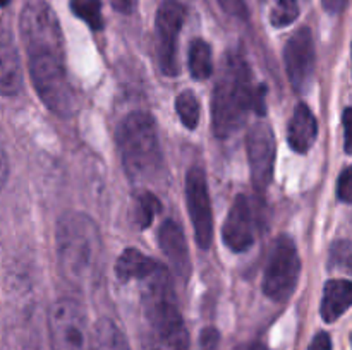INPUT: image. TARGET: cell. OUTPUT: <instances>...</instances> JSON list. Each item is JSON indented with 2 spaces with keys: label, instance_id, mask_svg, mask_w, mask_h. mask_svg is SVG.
Here are the masks:
<instances>
[{
  "label": "cell",
  "instance_id": "cell-1",
  "mask_svg": "<svg viewBox=\"0 0 352 350\" xmlns=\"http://www.w3.org/2000/svg\"><path fill=\"white\" fill-rule=\"evenodd\" d=\"M55 253L62 278L79 292L98 285L103 246L98 226L85 213H64L55 226Z\"/></svg>",
  "mask_w": 352,
  "mask_h": 350
},
{
  "label": "cell",
  "instance_id": "cell-2",
  "mask_svg": "<svg viewBox=\"0 0 352 350\" xmlns=\"http://www.w3.org/2000/svg\"><path fill=\"white\" fill-rule=\"evenodd\" d=\"M251 113H265V88L254 84L250 65L239 54H227L213 89V132L222 139L232 136Z\"/></svg>",
  "mask_w": 352,
  "mask_h": 350
},
{
  "label": "cell",
  "instance_id": "cell-3",
  "mask_svg": "<svg viewBox=\"0 0 352 350\" xmlns=\"http://www.w3.org/2000/svg\"><path fill=\"white\" fill-rule=\"evenodd\" d=\"M117 146L124 170L133 182L148 184L164 168L160 139L155 119L146 112H131L117 129Z\"/></svg>",
  "mask_w": 352,
  "mask_h": 350
},
{
  "label": "cell",
  "instance_id": "cell-4",
  "mask_svg": "<svg viewBox=\"0 0 352 350\" xmlns=\"http://www.w3.org/2000/svg\"><path fill=\"white\" fill-rule=\"evenodd\" d=\"M148 281L144 292V312L151 328L170 350H189V335L177 307L170 278L164 268Z\"/></svg>",
  "mask_w": 352,
  "mask_h": 350
},
{
  "label": "cell",
  "instance_id": "cell-5",
  "mask_svg": "<svg viewBox=\"0 0 352 350\" xmlns=\"http://www.w3.org/2000/svg\"><path fill=\"white\" fill-rule=\"evenodd\" d=\"M30 75L41 102L54 113L69 117L74 112L76 98L64 65V51L28 54Z\"/></svg>",
  "mask_w": 352,
  "mask_h": 350
},
{
  "label": "cell",
  "instance_id": "cell-6",
  "mask_svg": "<svg viewBox=\"0 0 352 350\" xmlns=\"http://www.w3.org/2000/svg\"><path fill=\"white\" fill-rule=\"evenodd\" d=\"M48 331L52 350H93L88 316L76 299L60 297L52 304Z\"/></svg>",
  "mask_w": 352,
  "mask_h": 350
},
{
  "label": "cell",
  "instance_id": "cell-7",
  "mask_svg": "<svg viewBox=\"0 0 352 350\" xmlns=\"http://www.w3.org/2000/svg\"><path fill=\"white\" fill-rule=\"evenodd\" d=\"M301 273V259L294 240L278 237L263 275V292L275 302H285L294 294Z\"/></svg>",
  "mask_w": 352,
  "mask_h": 350
},
{
  "label": "cell",
  "instance_id": "cell-8",
  "mask_svg": "<svg viewBox=\"0 0 352 350\" xmlns=\"http://www.w3.org/2000/svg\"><path fill=\"white\" fill-rule=\"evenodd\" d=\"M19 33L28 54L64 51V40L54 10L43 2L28 3L19 17Z\"/></svg>",
  "mask_w": 352,
  "mask_h": 350
},
{
  "label": "cell",
  "instance_id": "cell-9",
  "mask_svg": "<svg viewBox=\"0 0 352 350\" xmlns=\"http://www.w3.org/2000/svg\"><path fill=\"white\" fill-rule=\"evenodd\" d=\"M186 19V7L177 0H165L160 3L155 17L157 34V57L162 72L168 78L179 74L177 36Z\"/></svg>",
  "mask_w": 352,
  "mask_h": 350
},
{
  "label": "cell",
  "instance_id": "cell-10",
  "mask_svg": "<svg viewBox=\"0 0 352 350\" xmlns=\"http://www.w3.org/2000/svg\"><path fill=\"white\" fill-rule=\"evenodd\" d=\"M246 151L251 182L258 192H265L274 177L275 154H277V143L270 124L258 120L251 126L246 136Z\"/></svg>",
  "mask_w": 352,
  "mask_h": 350
},
{
  "label": "cell",
  "instance_id": "cell-11",
  "mask_svg": "<svg viewBox=\"0 0 352 350\" xmlns=\"http://www.w3.org/2000/svg\"><path fill=\"white\" fill-rule=\"evenodd\" d=\"M186 202L196 242L201 249H210L213 242V211L206 175L199 167L189 168L186 175Z\"/></svg>",
  "mask_w": 352,
  "mask_h": 350
},
{
  "label": "cell",
  "instance_id": "cell-12",
  "mask_svg": "<svg viewBox=\"0 0 352 350\" xmlns=\"http://www.w3.org/2000/svg\"><path fill=\"white\" fill-rule=\"evenodd\" d=\"M285 72L292 88L299 93L308 91L315 75V43L309 27H299L284 48Z\"/></svg>",
  "mask_w": 352,
  "mask_h": 350
},
{
  "label": "cell",
  "instance_id": "cell-13",
  "mask_svg": "<svg viewBox=\"0 0 352 350\" xmlns=\"http://www.w3.org/2000/svg\"><path fill=\"white\" fill-rule=\"evenodd\" d=\"M222 239L234 253H246L254 242L253 215L246 196L239 194L234 199L222 229Z\"/></svg>",
  "mask_w": 352,
  "mask_h": 350
},
{
  "label": "cell",
  "instance_id": "cell-14",
  "mask_svg": "<svg viewBox=\"0 0 352 350\" xmlns=\"http://www.w3.org/2000/svg\"><path fill=\"white\" fill-rule=\"evenodd\" d=\"M158 244H160L162 253L165 254L175 273L184 281L188 280L192 271L188 240H186L182 229L174 220H165L162 223L160 230H158Z\"/></svg>",
  "mask_w": 352,
  "mask_h": 350
},
{
  "label": "cell",
  "instance_id": "cell-15",
  "mask_svg": "<svg viewBox=\"0 0 352 350\" xmlns=\"http://www.w3.org/2000/svg\"><path fill=\"white\" fill-rule=\"evenodd\" d=\"M318 137V122L308 105L299 103L287 126V141L296 153H308Z\"/></svg>",
  "mask_w": 352,
  "mask_h": 350
},
{
  "label": "cell",
  "instance_id": "cell-16",
  "mask_svg": "<svg viewBox=\"0 0 352 350\" xmlns=\"http://www.w3.org/2000/svg\"><path fill=\"white\" fill-rule=\"evenodd\" d=\"M0 89L3 96H14L23 88V69L19 55L10 40L9 33H3L2 51H0Z\"/></svg>",
  "mask_w": 352,
  "mask_h": 350
},
{
  "label": "cell",
  "instance_id": "cell-17",
  "mask_svg": "<svg viewBox=\"0 0 352 350\" xmlns=\"http://www.w3.org/2000/svg\"><path fill=\"white\" fill-rule=\"evenodd\" d=\"M352 307V281L330 280L325 283L322 299V318L325 323H336L347 309Z\"/></svg>",
  "mask_w": 352,
  "mask_h": 350
},
{
  "label": "cell",
  "instance_id": "cell-18",
  "mask_svg": "<svg viewBox=\"0 0 352 350\" xmlns=\"http://www.w3.org/2000/svg\"><path fill=\"white\" fill-rule=\"evenodd\" d=\"M160 268V264L155 263L151 257H148L141 250L126 249L117 259L116 275L120 281L150 280Z\"/></svg>",
  "mask_w": 352,
  "mask_h": 350
},
{
  "label": "cell",
  "instance_id": "cell-19",
  "mask_svg": "<svg viewBox=\"0 0 352 350\" xmlns=\"http://www.w3.org/2000/svg\"><path fill=\"white\" fill-rule=\"evenodd\" d=\"M93 350H131L126 335L109 318H102L93 329Z\"/></svg>",
  "mask_w": 352,
  "mask_h": 350
},
{
  "label": "cell",
  "instance_id": "cell-20",
  "mask_svg": "<svg viewBox=\"0 0 352 350\" xmlns=\"http://www.w3.org/2000/svg\"><path fill=\"white\" fill-rule=\"evenodd\" d=\"M189 71L191 75L198 81H205L212 75L213 72V58H212V48L205 40L191 41L189 47Z\"/></svg>",
  "mask_w": 352,
  "mask_h": 350
},
{
  "label": "cell",
  "instance_id": "cell-21",
  "mask_svg": "<svg viewBox=\"0 0 352 350\" xmlns=\"http://www.w3.org/2000/svg\"><path fill=\"white\" fill-rule=\"evenodd\" d=\"M71 9L79 19L85 21L91 30H103V14L100 0H69Z\"/></svg>",
  "mask_w": 352,
  "mask_h": 350
},
{
  "label": "cell",
  "instance_id": "cell-22",
  "mask_svg": "<svg viewBox=\"0 0 352 350\" xmlns=\"http://www.w3.org/2000/svg\"><path fill=\"white\" fill-rule=\"evenodd\" d=\"M175 110H177L179 117H181L182 124L188 129H196L199 122V102L196 95L189 89L182 91L175 100Z\"/></svg>",
  "mask_w": 352,
  "mask_h": 350
},
{
  "label": "cell",
  "instance_id": "cell-23",
  "mask_svg": "<svg viewBox=\"0 0 352 350\" xmlns=\"http://www.w3.org/2000/svg\"><path fill=\"white\" fill-rule=\"evenodd\" d=\"M299 16L298 0H278L272 10L270 21L275 27H284L294 23Z\"/></svg>",
  "mask_w": 352,
  "mask_h": 350
},
{
  "label": "cell",
  "instance_id": "cell-24",
  "mask_svg": "<svg viewBox=\"0 0 352 350\" xmlns=\"http://www.w3.org/2000/svg\"><path fill=\"white\" fill-rule=\"evenodd\" d=\"M138 202H140V206H138V222H140L141 229H146V226L151 225L155 215L160 211L162 205L153 192H144V194H141Z\"/></svg>",
  "mask_w": 352,
  "mask_h": 350
},
{
  "label": "cell",
  "instance_id": "cell-25",
  "mask_svg": "<svg viewBox=\"0 0 352 350\" xmlns=\"http://www.w3.org/2000/svg\"><path fill=\"white\" fill-rule=\"evenodd\" d=\"M337 196L342 202L352 205V167L346 168L340 174L339 182H337Z\"/></svg>",
  "mask_w": 352,
  "mask_h": 350
},
{
  "label": "cell",
  "instance_id": "cell-26",
  "mask_svg": "<svg viewBox=\"0 0 352 350\" xmlns=\"http://www.w3.org/2000/svg\"><path fill=\"white\" fill-rule=\"evenodd\" d=\"M351 254V244L349 242H336L330 253V264L332 266H340L346 264V259Z\"/></svg>",
  "mask_w": 352,
  "mask_h": 350
},
{
  "label": "cell",
  "instance_id": "cell-27",
  "mask_svg": "<svg viewBox=\"0 0 352 350\" xmlns=\"http://www.w3.org/2000/svg\"><path fill=\"white\" fill-rule=\"evenodd\" d=\"M219 331L215 328H206L201 331V336H199V345H201V350H215L217 343H219Z\"/></svg>",
  "mask_w": 352,
  "mask_h": 350
},
{
  "label": "cell",
  "instance_id": "cell-28",
  "mask_svg": "<svg viewBox=\"0 0 352 350\" xmlns=\"http://www.w3.org/2000/svg\"><path fill=\"white\" fill-rule=\"evenodd\" d=\"M342 122H344V130H346V137H344V148H346L347 154H352V106L344 110Z\"/></svg>",
  "mask_w": 352,
  "mask_h": 350
},
{
  "label": "cell",
  "instance_id": "cell-29",
  "mask_svg": "<svg viewBox=\"0 0 352 350\" xmlns=\"http://www.w3.org/2000/svg\"><path fill=\"white\" fill-rule=\"evenodd\" d=\"M219 3L226 12L232 14V16H246V3H244V0H219Z\"/></svg>",
  "mask_w": 352,
  "mask_h": 350
},
{
  "label": "cell",
  "instance_id": "cell-30",
  "mask_svg": "<svg viewBox=\"0 0 352 350\" xmlns=\"http://www.w3.org/2000/svg\"><path fill=\"white\" fill-rule=\"evenodd\" d=\"M308 350H332V338H330L329 333L320 331L318 335L313 338L311 345Z\"/></svg>",
  "mask_w": 352,
  "mask_h": 350
},
{
  "label": "cell",
  "instance_id": "cell-31",
  "mask_svg": "<svg viewBox=\"0 0 352 350\" xmlns=\"http://www.w3.org/2000/svg\"><path fill=\"white\" fill-rule=\"evenodd\" d=\"M113 5V9L119 10V12H124V14H131L134 10V7H136L138 0H110Z\"/></svg>",
  "mask_w": 352,
  "mask_h": 350
},
{
  "label": "cell",
  "instance_id": "cell-32",
  "mask_svg": "<svg viewBox=\"0 0 352 350\" xmlns=\"http://www.w3.org/2000/svg\"><path fill=\"white\" fill-rule=\"evenodd\" d=\"M323 2V7H325L329 12H339V10H342L344 7H346L347 0H322Z\"/></svg>",
  "mask_w": 352,
  "mask_h": 350
},
{
  "label": "cell",
  "instance_id": "cell-33",
  "mask_svg": "<svg viewBox=\"0 0 352 350\" xmlns=\"http://www.w3.org/2000/svg\"><path fill=\"white\" fill-rule=\"evenodd\" d=\"M237 350H267V347H265L263 343H260V342H254V343H250V345L239 347Z\"/></svg>",
  "mask_w": 352,
  "mask_h": 350
},
{
  "label": "cell",
  "instance_id": "cell-34",
  "mask_svg": "<svg viewBox=\"0 0 352 350\" xmlns=\"http://www.w3.org/2000/svg\"><path fill=\"white\" fill-rule=\"evenodd\" d=\"M346 268L352 273V253L349 254V257H347V259H346Z\"/></svg>",
  "mask_w": 352,
  "mask_h": 350
},
{
  "label": "cell",
  "instance_id": "cell-35",
  "mask_svg": "<svg viewBox=\"0 0 352 350\" xmlns=\"http://www.w3.org/2000/svg\"><path fill=\"white\" fill-rule=\"evenodd\" d=\"M9 2H10V0H2V5L7 7V5H9Z\"/></svg>",
  "mask_w": 352,
  "mask_h": 350
},
{
  "label": "cell",
  "instance_id": "cell-36",
  "mask_svg": "<svg viewBox=\"0 0 352 350\" xmlns=\"http://www.w3.org/2000/svg\"><path fill=\"white\" fill-rule=\"evenodd\" d=\"M351 343H352V335H351Z\"/></svg>",
  "mask_w": 352,
  "mask_h": 350
}]
</instances>
